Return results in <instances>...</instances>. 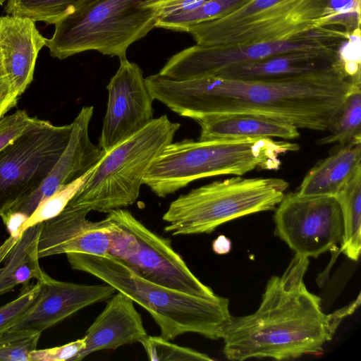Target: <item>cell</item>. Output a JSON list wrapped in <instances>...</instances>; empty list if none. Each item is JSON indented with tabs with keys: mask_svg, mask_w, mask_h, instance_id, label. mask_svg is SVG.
Masks as SVG:
<instances>
[{
	"mask_svg": "<svg viewBox=\"0 0 361 361\" xmlns=\"http://www.w3.org/2000/svg\"><path fill=\"white\" fill-rule=\"evenodd\" d=\"M154 100L177 114L195 119L226 114H261L298 128L329 130L356 85L343 66L296 77L235 80L204 76L171 79L159 73L145 78Z\"/></svg>",
	"mask_w": 361,
	"mask_h": 361,
	"instance_id": "cell-1",
	"label": "cell"
},
{
	"mask_svg": "<svg viewBox=\"0 0 361 361\" xmlns=\"http://www.w3.org/2000/svg\"><path fill=\"white\" fill-rule=\"evenodd\" d=\"M309 262L307 257L295 255L281 276L268 281L254 313L231 317L221 337L228 360H283L322 353L341 322L360 305V294L350 304L325 314L321 298L304 283Z\"/></svg>",
	"mask_w": 361,
	"mask_h": 361,
	"instance_id": "cell-2",
	"label": "cell"
},
{
	"mask_svg": "<svg viewBox=\"0 0 361 361\" xmlns=\"http://www.w3.org/2000/svg\"><path fill=\"white\" fill-rule=\"evenodd\" d=\"M73 269L86 272L129 297L148 312L160 329L161 336L171 341L193 333L210 339L221 338L231 315L227 298H202L151 282L109 255L66 254Z\"/></svg>",
	"mask_w": 361,
	"mask_h": 361,
	"instance_id": "cell-3",
	"label": "cell"
},
{
	"mask_svg": "<svg viewBox=\"0 0 361 361\" xmlns=\"http://www.w3.org/2000/svg\"><path fill=\"white\" fill-rule=\"evenodd\" d=\"M299 149L297 143L270 138L185 139L163 150L149 166L143 184L165 197L200 178L241 176L256 169L278 170L280 157Z\"/></svg>",
	"mask_w": 361,
	"mask_h": 361,
	"instance_id": "cell-4",
	"label": "cell"
},
{
	"mask_svg": "<svg viewBox=\"0 0 361 361\" xmlns=\"http://www.w3.org/2000/svg\"><path fill=\"white\" fill-rule=\"evenodd\" d=\"M161 1L87 0L54 24L46 47L61 60L87 51L126 59L129 47L156 27Z\"/></svg>",
	"mask_w": 361,
	"mask_h": 361,
	"instance_id": "cell-5",
	"label": "cell"
},
{
	"mask_svg": "<svg viewBox=\"0 0 361 361\" xmlns=\"http://www.w3.org/2000/svg\"><path fill=\"white\" fill-rule=\"evenodd\" d=\"M180 127L166 115L154 118L106 152L67 205L109 213L134 204L149 166Z\"/></svg>",
	"mask_w": 361,
	"mask_h": 361,
	"instance_id": "cell-6",
	"label": "cell"
},
{
	"mask_svg": "<svg viewBox=\"0 0 361 361\" xmlns=\"http://www.w3.org/2000/svg\"><path fill=\"white\" fill-rule=\"evenodd\" d=\"M289 183L280 178L216 180L180 195L162 216L172 235L210 233L235 219L274 209Z\"/></svg>",
	"mask_w": 361,
	"mask_h": 361,
	"instance_id": "cell-7",
	"label": "cell"
},
{
	"mask_svg": "<svg viewBox=\"0 0 361 361\" xmlns=\"http://www.w3.org/2000/svg\"><path fill=\"white\" fill-rule=\"evenodd\" d=\"M328 0H251L187 30L196 44L232 46L286 40L322 27Z\"/></svg>",
	"mask_w": 361,
	"mask_h": 361,
	"instance_id": "cell-8",
	"label": "cell"
},
{
	"mask_svg": "<svg viewBox=\"0 0 361 361\" xmlns=\"http://www.w3.org/2000/svg\"><path fill=\"white\" fill-rule=\"evenodd\" d=\"M106 218L111 231L108 255L154 283L202 298L216 295L192 274L169 239L149 229L128 210H112Z\"/></svg>",
	"mask_w": 361,
	"mask_h": 361,
	"instance_id": "cell-9",
	"label": "cell"
},
{
	"mask_svg": "<svg viewBox=\"0 0 361 361\" xmlns=\"http://www.w3.org/2000/svg\"><path fill=\"white\" fill-rule=\"evenodd\" d=\"M73 126H57L35 117L0 150V216L34 192L65 150Z\"/></svg>",
	"mask_w": 361,
	"mask_h": 361,
	"instance_id": "cell-10",
	"label": "cell"
},
{
	"mask_svg": "<svg viewBox=\"0 0 361 361\" xmlns=\"http://www.w3.org/2000/svg\"><path fill=\"white\" fill-rule=\"evenodd\" d=\"M347 37L343 30L323 27L281 41L232 46L195 44L173 55L159 73L175 80L213 76L228 67L286 51L338 45Z\"/></svg>",
	"mask_w": 361,
	"mask_h": 361,
	"instance_id": "cell-11",
	"label": "cell"
},
{
	"mask_svg": "<svg viewBox=\"0 0 361 361\" xmlns=\"http://www.w3.org/2000/svg\"><path fill=\"white\" fill-rule=\"evenodd\" d=\"M275 234L295 255L309 258L338 250L343 235L339 204L335 197L285 194L274 215Z\"/></svg>",
	"mask_w": 361,
	"mask_h": 361,
	"instance_id": "cell-12",
	"label": "cell"
},
{
	"mask_svg": "<svg viewBox=\"0 0 361 361\" xmlns=\"http://www.w3.org/2000/svg\"><path fill=\"white\" fill-rule=\"evenodd\" d=\"M119 61V67L106 86L107 108L99 141L105 152L154 119V99L146 85L142 70L127 58Z\"/></svg>",
	"mask_w": 361,
	"mask_h": 361,
	"instance_id": "cell-13",
	"label": "cell"
},
{
	"mask_svg": "<svg viewBox=\"0 0 361 361\" xmlns=\"http://www.w3.org/2000/svg\"><path fill=\"white\" fill-rule=\"evenodd\" d=\"M93 112L92 106L81 109L71 123L72 132L65 150L42 185L6 213L18 212L29 218L42 202L66 189L98 164L106 152L90 138Z\"/></svg>",
	"mask_w": 361,
	"mask_h": 361,
	"instance_id": "cell-14",
	"label": "cell"
},
{
	"mask_svg": "<svg viewBox=\"0 0 361 361\" xmlns=\"http://www.w3.org/2000/svg\"><path fill=\"white\" fill-rule=\"evenodd\" d=\"M90 211L66 205L55 216L42 222L37 243L39 258L67 253L104 256L110 244L108 219L92 221Z\"/></svg>",
	"mask_w": 361,
	"mask_h": 361,
	"instance_id": "cell-15",
	"label": "cell"
},
{
	"mask_svg": "<svg viewBox=\"0 0 361 361\" xmlns=\"http://www.w3.org/2000/svg\"><path fill=\"white\" fill-rule=\"evenodd\" d=\"M36 281L40 287L37 302L8 328L42 333L85 307L109 300L116 292L105 283L84 285L64 282L54 279L44 271Z\"/></svg>",
	"mask_w": 361,
	"mask_h": 361,
	"instance_id": "cell-16",
	"label": "cell"
},
{
	"mask_svg": "<svg viewBox=\"0 0 361 361\" xmlns=\"http://www.w3.org/2000/svg\"><path fill=\"white\" fill-rule=\"evenodd\" d=\"M341 44L275 54L228 67L213 76L235 80L279 79L343 66L338 52Z\"/></svg>",
	"mask_w": 361,
	"mask_h": 361,
	"instance_id": "cell-17",
	"label": "cell"
},
{
	"mask_svg": "<svg viewBox=\"0 0 361 361\" xmlns=\"http://www.w3.org/2000/svg\"><path fill=\"white\" fill-rule=\"evenodd\" d=\"M133 302L129 297L116 291L87 330L84 336L85 348L73 361L81 360L97 351L116 350L144 339L147 333Z\"/></svg>",
	"mask_w": 361,
	"mask_h": 361,
	"instance_id": "cell-18",
	"label": "cell"
},
{
	"mask_svg": "<svg viewBox=\"0 0 361 361\" xmlns=\"http://www.w3.org/2000/svg\"><path fill=\"white\" fill-rule=\"evenodd\" d=\"M47 40L31 19L8 14L0 17L4 65L19 97L33 80L38 54Z\"/></svg>",
	"mask_w": 361,
	"mask_h": 361,
	"instance_id": "cell-19",
	"label": "cell"
},
{
	"mask_svg": "<svg viewBox=\"0 0 361 361\" xmlns=\"http://www.w3.org/2000/svg\"><path fill=\"white\" fill-rule=\"evenodd\" d=\"M200 126L199 140L240 138H282L300 136L295 126L273 117L255 114L207 115L194 119Z\"/></svg>",
	"mask_w": 361,
	"mask_h": 361,
	"instance_id": "cell-20",
	"label": "cell"
},
{
	"mask_svg": "<svg viewBox=\"0 0 361 361\" xmlns=\"http://www.w3.org/2000/svg\"><path fill=\"white\" fill-rule=\"evenodd\" d=\"M360 169L361 142L338 146L309 170L297 192L307 196L335 197Z\"/></svg>",
	"mask_w": 361,
	"mask_h": 361,
	"instance_id": "cell-21",
	"label": "cell"
},
{
	"mask_svg": "<svg viewBox=\"0 0 361 361\" xmlns=\"http://www.w3.org/2000/svg\"><path fill=\"white\" fill-rule=\"evenodd\" d=\"M42 223L27 228L4 259L0 267V295L19 284L39 279L43 273L39 263L37 243Z\"/></svg>",
	"mask_w": 361,
	"mask_h": 361,
	"instance_id": "cell-22",
	"label": "cell"
},
{
	"mask_svg": "<svg viewBox=\"0 0 361 361\" xmlns=\"http://www.w3.org/2000/svg\"><path fill=\"white\" fill-rule=\"evenodd\" d=\"M342 214L343 235L340 250L357 261L361 250V169L335 196Z\"/></svg>",
	"mask_w": 361,
	"mask_h": 361,
	"instance_id": "cell-23",
	"label": "cell"
},
{
	"mask_svg": "<svg viewBox=\"0 0 361 361\" xmlns=\"http://www.w3.org/2000/svg\"><path fill=\"white\" fill-rule=\"evenodd\" d=\"M361 85H356L347 95L338 115L326 136L317 140L320 145L343 146L361 142Z\"/></svg>",
	"mask_w": 361,
	"mask_h": 361,
	"instance_id": "cell-24",
	"label": "cell"
},
{
	"mask_svg": "<svg viewBox=\"0 0 361 361\" xmlns=\"http://www.w3.org/2000/svg\"><path fill=\"white\" fill-rule=\"evenodd\" d=\"M250 1L251 0H207L190 11L160 18L156 27L187 32L191 26L224 18Z\"/></svg>",
	"mask_w": 361,
	"mask_h": 361,
	"instance_id": "cell-25",
	"label": "cell"
},
{
	"mask_svg": "<svg viewBox=\"0 0 361 361\" xmlns=\"http://www.w3.org/2000/svg\"><path fill=\"white\" fill-rule=\"evenodd\" d=\"M87 0H7L6 14L54 25Z\"/></svg>",
	"mask_w": 361,
	"mask_h": 361,
	"instance_id": "cell-26",
	"label": "cell"
},
{
	"mask_svg": "<svg viewBox=\"0 0 361 361\" xmlns=\"http://www.w3.org/2000/svg\"><path fill=\"white\" fill-rule=\"evenodd\" d=\"M41 332L29 329H5L0 331V361H30L37 349Z\"/></svg>",
	"mask_w": 361,
	"mask_h": 361,
	"instance_id": "cell-27",
	"label": "cell"
},
{
	"mask_svg": "<svg viewBox=\"0 0 361 361\" xmlns=\"http://www.w3.org/2000/svg\"><path fill=\"white\" fill-rule=\"evenodd\" d=\"M152 361H211L209 355L194 349L172 343L160 336H147L140 342Z\"/></svg>",
	"mask_w": 361,
	"mask_h": 361,
	"instance_id": "cell-28",
	"label": "cell"
},
{
	"mask_svg": "<svg viewBox=\"0 0 361 361\" xmlns=\"http://www.w3.org/2000/svg\"><path fill=\"white\" fill-rule=\"evenodd\" d=\"M92 169L66 189L42 202L23 224L20 231L22 234L29 227L42 223L57 215L65 207L79 187L85 182Z\"/></svg>",
	"mask_w": 361,
	"mask_h": 361,
	"instance_id": "cell-29",
	"label": "cell"
},
{
	"mask_svg": "<svg viewBox=\"0 0 361 361\" xmlns=\"http://www.w3.org/2000/svg\"><path fill=\"white\" fill-rule=\"evenodd\" d=\"M360 0H328L322 27L338 25L348 33L360 30Z\"/></svg>",
	"mask_w": 361,
	"mask_h": 361,
	"instance_id": "cell-30",
	"label": "cell"
},
{
	"mask_svg": "<svg viewBox=\"0 0 361 361\" xmlns=\"http://www.w3.org/2000/svg\"><path fill=\"white\" fill-rule=\"evenodd\" d=\"M23 288L16 299L0 306V331L25 315L37 302L40 292L39 283H26Z\"/></svg>",
	"mask_w": 361,
	"mask_h": 361,
	"instance_id": "cell-31",
	"label": "cell"
},
{
	"mask_svg": "<svg viewBox=\"0 0 361 361\" xmlns=\"http://www.w3.org/2000/svg\"><path fill=\"white\" fill-rule=\"evenodd\" d=\"M85 338L59 347L35 350L30 353V361H66L73 359L85 348Z\"/></svg>",
	"mask_w": 361,
	"mask_h": 361,
	"instance_id": "cell-32",
	"label": "cell"
},
{
	"mask_svg": "<svg viewBox=\"0 0 361 361\" xmlns=\"http://www.w3.org/2000/svg\"><path fill=\"white\" fill-rule=\"evenodd\" d=\"M34 118L25 110H17L0 118V150L22 133Z\"/></svg>",
	"mask_w": 361,
	"mask_h": 361,
	"instance_id": "cell-33",
	"label": "cell"
},
{
	"mask_svg": "<svg viewBox=\"0 0 361 361\" xmlns=\"http://www.w3.org/2000/svg\"><path fill=\"white\" fill-rule=\"evenodd\" d=\"M19 97L5 69L0 49V118L16 106Z\"/></svg>",
	"mask_w": 361,
	"mask_h": 361,
	"instance_id": "cell-34",
	"label": "cell"
},
{
	"mask_svg": "<svg viewBox=\"0 0 361 361\" xmlns=\"http://www.w3.org/2000/svg\"><path fill=\"white\" fill-rule=\"evenodd\" d=\"M206 1L207 0H161L160 18L190 11Z\"/></svg>",
	"mask_w": 361,
	"mask_h": 361,
	"instance_id": "cell-35",
	"label": "cell"
},
{
	"mask_svg": "<svg viewBox=\"0 0 361 361\" xmlns=\"http://www.w3.org/2000/svg\"><path fill=\"white\" fill-rule=\"evenodd\" d=\"M231 246V240L224 235H219L212 243L213 251L218 255L228 253Z\"/></svg>",
	"mask_w": 361,
	"mask_h": 361,
	"instance_id": "cell-36",
	"label": "cell"
},
{
	"mask_svg": "<svg viewBox=\"0 0 361 361\" xmlns=\"http://www.w3.org/2000/svg\"><path fill=\"white\" fill-rule=\"evenodd\" d=\"M6 0H0V6L3 5Z\"/></svg>",
	"mask_w": 361,
	"mask_h": 361,
	"instance_id": "cell-37",
	"label": "cell"
}]
</instances>
